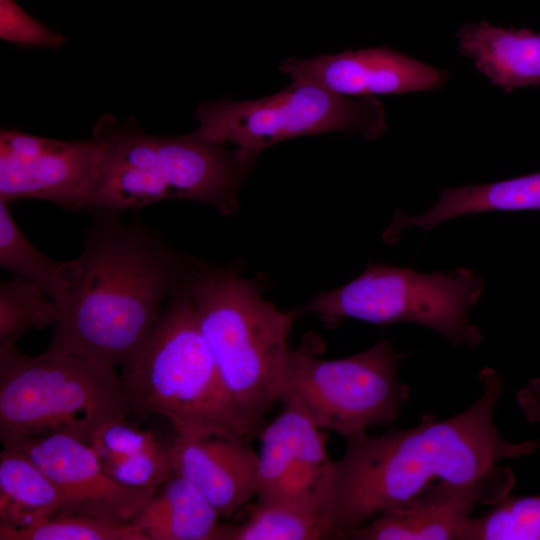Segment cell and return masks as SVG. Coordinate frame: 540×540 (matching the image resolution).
<instances>
[{"instance_id":"603a6c76","label":"cell","mask_w":540,"mask_h":540,"mask_svg":"<svg viewBox=\"0 0 540 540\" xmlns=\"http://www.w3.org/2000/svg\"><path fill=\"white\" fill-rule=\"evenodd\" d=\"M58 303L38 284L15 276L0 281V349L17 345L31 329L55 324Z\"/></svg>"},{"instance_id":"7c38bea8","label":"cell","mask_w":540,"mask_h":540,"mask_svg":"<svg viewBox=\"0 0 540 540\" xmlns=\"http://www.w3.org/2000/svg\"><path fill=\"white\" fill-rule=\"evenodd\" d=\"M4 448L23 453L46 474L62 496V515L128 523L157 489L116 482L105 473L89 444L67 434L32 437Z\"/></svg>"},{"instance_id":"8992f818","label":"cell","mask_w":540,"mask_h":540,"mask_svg":"<svg viewBox=\"0 0 540 540\" xmlns=\"http://www.w3.org/2000/svg\"><path fill=\"white\" fill-rule=\"evenodd\" d=\"M129 415L114 367L47 348L0 349V439L4 447L62 433L87 444L95 432Z\"/></svg>"},{"instance_id":"2e32d148","label":"cell","mask_w":540,"mask_h":540,"mask_svg":"<svg viewBox=\"0 0 540 540\" xmlns=\"http://www.w3.org/2000/svg\"><path fill=\"white\" fill-rule=\"evenodd\" d=\"M456 37L460 53L492 85L506 93L540 85V33L482 21L463 25Z\"/></svg>"},{"instance_id":"5b68a950","label":"cell","mask_w":540,"mask_h":540,"mask_svg":"<svg viewBox=\"0 0 540 540\" xmlns=\"http://www.w3.org/2000/svg\"><path fill=\"white\" fill-rule=\"evenodd\" d=\"M123 369L129 415H161L177 435L186 437L250 441L259 434L244 418L221 378L184 279L140 352Z\"/></svg>"},{"instance_id":"7402d4cb","label":"cell","mask_w":540,"mask_h":540,"mask_svg":"<svg viewBox=\"0 0 540 540\" xmlns=\"http://www.w3.org/2000/svg\"><path fill=\"white\" fill-rule=\"evenodd\" d=\"M0 266L40 285L57 303L70 285L71 262L41 252L17 226L9 203L0 200Z\"/></svg>"},{"instance_id":"d4e9b609","label":"cell","mask_w":540,"mask_h":540,"mask_svg":"<svg viewBox=\"0 0 540 540\" xmlns=\"http://www.w3.org/2000/svg\"><path fill=\"white\" fill-rule=\"evenodd\" d=\"M0 540H146L130 523L84 514L60 515L20 530H0Z\"/></svg>"},{"instance_id":"7a4b0ae2","label":"cell","mask_w":540,"mask_h":540,"mask_svg":"<svg viewBox=\"0 0 540 540\" xmlns=\"http://www.w3.org/2000/svg\"><path fill=\"white\" fill-rule=\"evenodd\" d=\"M90 213L48 348L124 368L182 284L188 258L140 220L126 223L112 211Z\"/></svg>"},{"instance_id":"9c48e42d","label":"cell","mask_w":540,"mask_h":540,"mask_svg":"<svg viewBox=\"0 0 540 540\" xmlns=\"http://www.w3.org/2000/svg\"><path fill=\"white\" fill-rule=\"evenodd\" d=\"M195 119L199 134L255 158L298 136L341 132L375 140L386 131L385 109L376 98L350 99L304 81L259 99L203 102Z\"/></svg>"},{"instance_id":"484cf974","label":"cell","mask_w":540,"mask_h":540,"mask_svg":"<svg viewBox=\"0 0 540 540\" xmlns=\"http://www.w3.org/2000/svg\"><path fill=\"white\" fill-rule=\"evenodd\" d=\"M0 38L24 46L57 49L65 38L29 15L14 0H0Z\"/></svg>"},{"instance_id":"44dd1931","label":"cell","mask_w":540,"mask_h":540,"mask_svg":"<svg viewBox=\"0 0 540 540\" xmlns=\"http://www.w3.org/2000/svg\"><path fill=\"white\" fill-rule=\"evenodd\" d=\"M336 539L325 506L257 501L239 524L226 526L225 540Z\"/></svg>"},{"instance_id":"4fadbf2b","label":"cell","mask_w":540,"mask_h":540,"mask_svg":"<svg viewBox=\"0 0 540 540\" xmlns=\"http://www.w3.org/2000/svg\"><path fill=\"white\" fill-rule=\"evenodd\" d=\"M514 475L496 466L464 483H437L355 530V540H465L477 504H497L509 495Z\"/></svg>"},{"instance_id":"9a60e30c","label":"cell","mask_w":540,"mask_h":540,"mask_svg":"<svg viewBox=\"0 0 540 540\" xmlns=\"http://www.w3.org/2000/svg\"><path fill=\"white\" fill-rule=\"evenodd\" d=\"M172 473L190 482L221 517L257 492V453L249 440L177 435L169 446Z\"/></svg>"},{"instance_id":"6da1fadb","label":"cell","mask_w":540,"mask_h":540,"mask_svg":"<svg viewBox=\"0 0 540 540\" xmlns=\"http://www.w3.org/2000/svg\"><path fill=\"white\" fill-rule=\"evenodd\" d=\"M483 392L464 411L439 420L425 413L419 424L373 436L346 439L333 462L325 508L336 539L437 483L474 480L505 459L533 454L540 441L510 442L494 422L503 382L492 368L479 374Z\"/></svg>"},{"instance_id":"e0dca14e","label":"cell","mask_w":540,"mask_h":540,"mask_svg":"<svg viewBox=\"0 0 540 540\" xmlns=\"http://www.w3.org/2000/svg\"><path fill=\"white\" fill-rule=\"evenodd\" d=\"M531 210H540V171L494 183L444 188L436 204L425 213L408 216L397 212L383 237L388 243H394L409 227L430 231L444 221L463 215Z\"/></svg>"},{"instance_id":"ffe728a7","label":"cell","mask_w":540,"mask_h":540,"mask_svg":"<svg viewBox=\"0 0 540 540\" xmlns=\"http://www.w3.org/2000/svg\"><path fill=\"white\" fill-rule=\"evenodd\" d=\"M61 494L26 455L0 454V530H20L62 515Z\"/></svg>"},{"instance_id":"d6986e66","label":"cell","mask_w":540,"mask_h":540,"mask_svg":"<svg viewBox=\"0 0 540 540\" xmlns=\"http://www.w3.org/2000/svg\"><path fill=\"white\" fill-rule=\"evenodd\" d=\"M107 475L132 488H157L172 475L169 447L127 421L100 427L90 444Z\"/></svg>"},{"instance_id":"30bf717a","label":"cell","mask_w":540,"mask_h":540,"mask_svg":"<svg viewBox=\"0 0 540 540\" xmlns=\"http://www.w3.org/2000/svg\"><path fill=\"white\" fill-rule=\"evenodd\" d=\"M101 157L92 137L59 140L2 129L0 200L36 199L78 212Z\"/></svg>"},{"instance_id":"3957f363","label":"cell","mask_w":540,"mask_h":540,"mask_svg":"<svg viewBox=\"0 0 540 540\" xmlns=\"http://www.w3.org/2000/svg\"><path fill=\"white\" fill-rule=\"evenodd\" d=\"M93 138L101 146L82 210H125L165 200L208 204L235 214L239 191L256 159L196 130L179 136L147 134L134 118L100 117Z\"/></svg>"},{"instance_id":"8fae6325","label":"cell","mask_w":540,"mask_h":540,"mask_svg":"<svg viewBox=\"0 0 540 540\" xmlns=\"http://www.w3.org/2000/svg\"><path fill=\"white\" fill-rule=\"evenodd\" d=\"M283 404L259 432L257 501L325 506L333 462L324 434L295 397L287 396Z\"/></svg>"},{"instance_id":"ba28073f","label":"cell","mask_w":540,"mask_h":540,"mask_svg":"<svg viewBox=\"0 0 540 540\" xmlns=\"http://www.w3.org/2000/svg\"><path fill=\"white\" fill-rule=\"evenodd\" d=\"M322 352L323 343L312 335L293 349L286 395L319 429L348 439L395 421L410 395L398 378L404 354L385 339L346 358L324 359Z\"/></svg>"},{"instance_id":"ac0fdd59","label":"cell","mask_w":540,"mask_h":540,"mask_svg":"<svg viewBox=\"0 0 540 540\" xmlns=\"http://www.w3.org/2000/svg\"><path fill=\"white\" fill-rule=\"evenodd\" d=\"M220 517L190 482L172 473L130 523L146 540H225Z\"/></svg>"},{"instance_id":"4316f807","label":"cell","mask_w":540,"mask_h":540,"mask_svg":"<svg viewBox=\"0 0 540 540\" xmlns=\"http://www.w3.org/2000/svg\"><path fill=\"white\" fill-rule=\"evenodd\" d=\"M516 401L530 423H540V377L531 379L517 393Z\"/></svg>"},{"instance_id":"52a82bcc","label":"cell","mask_w":540,"mask_h":540,"mask_svg":"<svg viewBox=\"0 0 540 540\" xmlns=\"http://www.w3.org/2000/svg\"><path fill=\"white\" fill-rule=\"evenodd\" d=\"M483 290V279L468 268L426 274L375 263L349 283L316 295L302 312L329 326L345 319L378 325L416 323L435 330L454 346L476 347L482 332L470 322L467 311Z\"/></svg>"},{"instance_id":"5bb4252c","label":"cell","mask_w":540,"mask_h":540,"mask_svg":"<svg viewBox=\"0 0 540 540\" xmlns=\"http://www.w3.org/2000/svg\"><path fill=\"white\" fill-rule=\"evenodd\" d=\"M279 70L292 81L316 84L343 96L395 95L440 89L448 71L387 46L346 50L310 59L287 58Z\"/></svg>"},{"instance_id":"cb8c5ba5","label":"cell","mask_w":540,"mask_h":540,"mask_svg":"<svg viewBox=\"0 0 540 540\" xmlns=\"http://www.w3.org/2000/svg\"><path fill=\"white\" fill-rule=\"evenodd\" d=\"M465 540H540V495L506 496L487 514L471 518Z\"/></svg>"},{"instance_id":"277c9868","label":"cell","mask_w":540,"mask_h":540,"mask_svg":"<svg viewBox=\"0 0 540 540\" xmlns=\"http://www.w3.org/2000/svg\"><path fill=\"white\" fill-rule=\"evenodd\" d=\"M184 282L228 392L260 432L267 412L287 395L294 313L278 309L260 284L230 267L188 259Z\"/></svg>"}]
</instances>
